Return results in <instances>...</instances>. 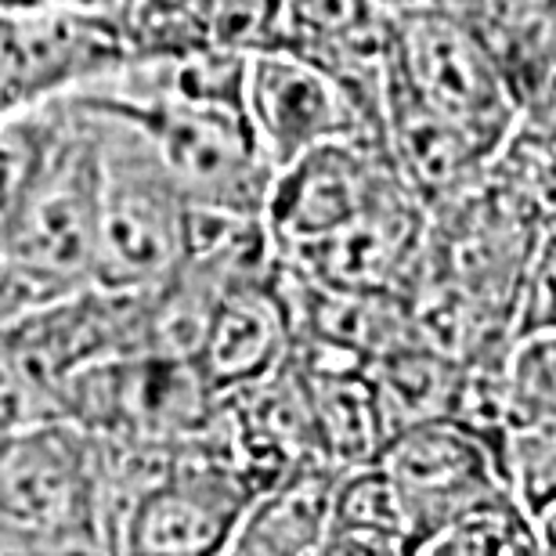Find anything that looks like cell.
Listing matches in <instances>:
<instances>
[{"label": "cell", "mask_w": 556, "mask_h": 556, "mask_svg": "<svg viewBox=\"0 0 556 556\" xmlns=\"http://www.w3.org/2000/svg\"><path fill=\"white\" fill-rule=\"evenodd\" d=\"M387 73L430 113L498 155L520 124L503 65L470 22L452 11H416L387 22Z\"/></svg>", "instance_id": "5"}, {"label": "cell", "mask_w": 556, "mask_h": 556, "mask_svg": "<svg viewBox=\"0 0 556 556\" xmlns=\"http://www.w3.org/2000/svg\"><path fill=\"white\" fill-rule=\"evenodd\" d=\"M394 481L413 525V553L441 525L484 495L503 492L498 448L466 422L441 416L394 430L376 455Z\"/></svg>", "instance_id": "10"}, {"label": "cell", "mask_w": 556, "mask_h": 556, "mask_svg": "<svg viewBox=\"0 0 556 556\" xmlns=\"http://www.w3.org/2000/svg\"><path fill=\"white\" fill-rule=\"evenodd\" d=\"M498 473L514 495L520 514L531 520L546 553L553 549V509H556V444L549 427H517L506 433L498 452Z\"/></svg>", "instance_id": "18"}, {"label": "cell", "mask_w": 556, "mask_h": 556, "mask_svg": "<svg viewBox=\"0 0 556 556\" xmlns=\"http://www.w3.org/2000/svg\"><path fill=\"white\" fill-rule=\"evenodd\" d=\"M293 365L307 394L321 459L332 463L337 470L376 463V455L391 438V422L383 416L369 365L296 358Z\"/></svg>", "instance_id": "14"}, {"label": "cell", "mask_w": 556, "mask_h": 556, "mask_svg": "<svg viewBox=\"0 0 556 556\" xmlns=\"http://www.w3.org/2000/svg\"><path fill=\"white\" fill-rule=\"evenodd\" d=\"M0 113H4V109H0Z\"/></svg>", "instance_id": "24"}, {"label": "cell", "mask_w": 556, "mask_h": 556, "mask_svg": "<svg viewBox=\"0 0 556 556\" xmlns=\"http://www.w3.org/2000/svg\"><path fill=\"white\" fill-rule=\"evenodd\" d=\"M402 185L408 181L387 141H329L278 166L264 199V225L278 261L329 239Z\"/></svg>", "instance_id": "8"}, {"label": "cell", "mask_w": 556, "mask_h": 556, "mask_svg": "<svg viewBox=\"0 0 556 556\" xmlns=\"http://www.w3.org/2000/svg\"><path fill=\"white\" fill-rule=\"evenodd\" d=\"M419 553L495 556V553H546V546H542V539L535 535L531 520L520 514L514 495L503 488V492H492V495H484L481 503L466 506L448 525H441L422 542Z\"/></svg>", "instance_id": "17"}, {"label": "cell", "mask_w": 556, "mask_h": 556, "mask_svg": "<svg viewBox=\"0 0 556 556\" xmlns=\"http://www.w3.org/2000/svg\"><path fill=\"white\" fill-rule=\"evenodd\" d=\"M289 318L275 275L264 282L231 286L210 311L192 365L210 394H228L271 376L289 358Z\"/></svg>", "instance_id": "11"}, {"label": "cell", "mask_w": 556, "mask_h": 556, "mask_svg": "<svg viewBox=\"0 0 556 556\" xmlns=\"http://www.w3.org/2000/svg\"><path fill=\"white\" fill-rule=\"evenodd\" d=\"M98 119L102 185H98L94 282L105 289H149L181 257L188 199L166 174L149 138L124 113L76 94Z\"/></svg>", "instance_id": "3"}, {"label": "cell", "mask_w": 556, "mask_h": 556, "mask_svg": "<svg viewBox=\"0 0 556 556\" xmlns=\"http://www.w3.org/2000/svg\"><path fill=\"white\" fill-rule=\"evenodd\" d=\"M340 473L332 463H304L275 484L261 488L242 509L225 553L239 556H296L318 553L326 539L332 495Z\"/></svg>", "instance_id": "13"}, {"label": "cell", "mask_w": 556, "mask_h": 556, "mask_svg": "<svg viewBox=\"0 0 556 556\" xmlns=\"http://www.w3.org/2000/svg\"><path fill=\"white\" fill-rule=\"evenodd\" d=\"M73 94L98 98L124 113L149 138L166 174L192 206L264 214L275 166L253 135L247 109L192 102L124 76H105Z\"/></svg>", "instance_id": "2"}, {"label": "cell", "mask_w": 556, "mask_h": 556, "mask_svg": "<svg viewBox=\"0 0 556 556\" xmlns=\"http://www.w3.org/2000/svg\"><path fill=\"white\" fill-rule=\"evenodd\" d=\"M0 528L26 553H109L91 430L59 416L0 430Z\"/></svg>", "instance_id": "4"}, {"label": "cell", "mask_w": 556, "mask_h": 556, "mask_svg": "<svg viewBox=\"0 0 556 556\" xmlns=\"http://www.w3.org/2000/svg\"><path fill=\"white\" fill-rule=\"evenodd\" d=\"M98 185V119L80 98L65 94L48 152L4 228V250L33 304L94 282Z\"/></svg>", "instance_id": "1"}, {"label": "cell", "mask_w": 556, "mask_h": 556, "mask_svg": "<svg viewBox=\"0 0 556 556\" xmlns=\"http://www.w3.org/2000/svg\"><path fill=\"white\" fill-rule=\"evenodd\" d=\"M70 4H87V8H113V11H116L113 0H70Z\"/></svg>", "instance_id": "22"}, {"label": "cell", "mask_w": 556, "mask_h": 556, "mask_svg": "<svg viewBox=\"0 0 556 556\" xmlns=\"http://www.w3.org/2000/svg\"><path fill=\"white\" fill-rule=\"evenodd\" d=\"M124 18L135 51H257L268 0H135Z\"/></svg>", "instance_id": "15"}, {"label": "cell", "mask_w": 556, "mask_h": 556, "mask_svg": "<svg viewBox=\"0 0 556 556\" xmlns=\"http://www.w3.org/2000/svg\"><path fill=\"white\" fill-rule=\"evenodd\" d=\"M250 498L253 488L195 433L185 444H177L170 470L127 514L116 553H225Z\"/></svg>", "instance_id": "9"}, {"label": "cell", "mask_w": 556, "mask_h": 556, "mask_svg": "<svg viewBox=\"0 0 556 556\" xmlns=\"http://www.w3.org/2000/svg\"><path fill=\"white\" fill-rule=\"evenodd\" d=\"M413 525L380 463L343 470L318 553H413Z\"/></svg>", "instance_id": "16"}, {"label": "cell", "mask_w": 556, "mask_h": 556, "mask_svg": "<svg viewBox=\"0 0 556 556\" xmlns=\"http://www.w3.org/2000/svg\"><path fill=\"white\" fill-rule=\"evenodd\" d=\"M43 0H0V11H22V8H37Z\"/></svg>", "instance_id": "21"}, {"label": "cell", "mask_w": 556, "mask_h": 556, "mask_svg": "<svg viewBox=\"0 0 556 556\" xmlns=\"http://www.w3.org/2000/svg\"><path fill=\"white\" fill-rule=\"evenodd\" d=\"M247 116L271 166L329 141H387L383 84H358L289 51L247 54Z\"/></svg>", "instance_id": "6"}, {"label": "cell", "mask_w": 556, "mask_h": 556, "mask_svg": "<svg viewBox=\"0 0 556 556\" xmlns=\"http://www.w3.org/2000/svg\"><path fill=\"white\" fill-rule=\"evenodd\" d=\"M135 40L113 8L43 0L37 8L0 11V109L37 105L84 91L116 73Z\"/></svg>", "instance_id": "7"}, {"label": "cell", "mask_w": 556, "mask_h": 556, "mask_svg": "<svg viewBox=\"0 0 556 556\" xmlns=\"http://www.w3.org/2000/svg\"><path fill=\"white\" fill-rule=\"evenodd\" d=\"M22 419H29L26 402H22L15 380H11V372L4 369V362H0V430L15 427Z\"/></svg>", "instance_id": "20"}, {"label": "cell", "mask_w": 556, "mask_h": 556, "mask_svg": "<svg viewBox=\"0 0 556 556\" xmlns=\"http://www.w3.org/2000/svg\"><path fill=\"white\" fill-rule=\"evenodd\" d=\"M289 51L358 84H383L387 18L372 0H268L261 48Z\"/></svg>", "instance_id": "12"}, {"label": "cell", "mask_w": 556, "mask_h": 556, "mask_svg": "<svg viewBox=\"0 0 556 556\" xmlns=\"http://www.w3.org/2000/svg\"><path fill=\"white\" fill-rule=\"evenodd\" d=\"M62 98L65 94L0 113V242H4L8 220L15 214L37 163L48 152L54 127H59Z\"/></svg>", "instance_id": "19"}, {"label": "cell", "mask_w": 556, "mask_h": 556, "mask_svg": "<svg viewBox=\"0 0 556 556\" xmlns=\"http://www.w3.org/2000/svg\"><path fill=\"white\" fill-rule=\"evenodd\" d=\"M113 4H116L119 15H127V11H130V4H135V0H113Z\"/></svg>", "instance_id": "23"}]
</instances>
